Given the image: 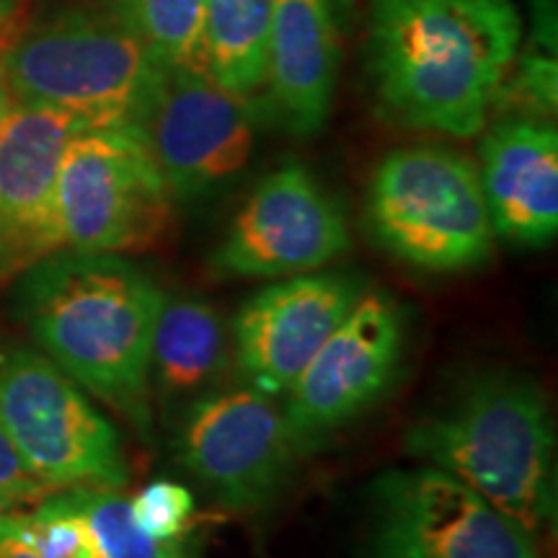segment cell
I'll return each mask as SVG.
<instances>
[{
  "instance_id": "24",
  "label": "cell",
  "mask_w": 558,
  "mask_h": 558,
  "mask_svg": "<svg viewBox=\"0 0 558 558\" xmlns=\"http://www.w3.org/2000/svg\"><path fill=\"white\" fill-rule=\"evenodd\" d=\"M21 3L24 0H0V52L21 34Z\"/></svg>"
},
{
  "instance_id": "19",
  "label": "cell",
  "mask_w": 558,
  "mask_h": 558,
  "mask_svg": "<svg viewBox=\"0 0 558 558\" xmlns=\"http://www.w3.org/2000/svg\"><path fill=\"white\" fill-rule=\"evenodd\" d=\"M207 0H114V13L158 65H202Z\"/></svg>"
},
{
  "instance_id": "14",
  "label": "cell",
  "mask_w": 558,
  "mask_h": 558,
  "mask_svg": "<svg viewBox=\"0 0 558 558\" xmlns=\"http://www.w3.org/2000/svg\"><path fill=\"white\" fill-rule=\"evenodd\" d=\"M362 290L360 277L318 269L251 295L230 326L235 362L248 386L267 396L288 393Z\"/></svg>"
},
{
  "instance_id": "6",
  "label": "cell",
  "mask_w": 558,
  "mask_h": 558,
  "mask_svg": "<svg viewBox=\"0 0 558 558\" xmlns=\"http://www.w3.org/2000/svg\"><path fill=\"white\" fill-rule=\"evenodd\" d=\"M0 427L52 494L128 484V458L109 418L78 383L32 349L0 352Z\"/></svg>"
},
{
  "instance_id": "21",
  "label": "cell",
  "mask_w": 558,
  "mask_h": 558,
  "mask_svg": "<svg viewBox=\"0 0 558 558\" xmlns=\"http://www.w3.org/2000/svg\"><path fill=\"white\" fill-rule=\"evenodd\" d=\"M5 525L39 558H94V541L73 492H54L32 512H3Z\"/></svg>"
},
{
  "instance_id": "18",
  "label": "cell",
  "mask_w": 558,
  "mask_h": 558,
  "mask_svg": "<svg viewBox=\"0 0 558 558\" xmlns=\"http://www.w3.org/2000/svg\"><path fill=\"white\" fill-rule=\"evenodd\" d=\"M277 0H207L202 68L230 94L251 99L267 81Z\"/></svg>"
},
{
  "instance_id": "25",
  "label": "cell",
  "mask_w": 558,
  "mask_h": 558,
  "mask_svg": "<svg viewBox=\"0 0 558 558\" xmlns=\"http://www.w3.org/2000/svg\"><path fill=\"white\" fill-rule=\"evenodd\" d=\"M0 558H39L29 546H24V543L11 533L3 520V512H0Z\"/></svg>"
},
{
  "instance_id": "17",
  "label": "cell",
  "mask_w": 558,
  "mask_h": 558,
  "mask_svg": "<svg viewBox=\"0 0 558 558\" xmlns=\"http://www.w3.org/2000/svg\"><path fill=\"white\" fill-rule=\"evenodd\" d=\"M226 365V329L197 295H163L150 341V390L163 401L197 399Z\"/></svg>"
},
{
  "instance_id": "16",
  "label": "cell",
  "mask_w": 558,
  "mask_h": 558,
  "mask_svg": "<svg viewBox=\"0 0 558 558\" xmlns=\"http://www.w3.org/2000/svg\"><path fill=\"white\" fill-rule=\"evenodd\" d=\"M341 0H277L267 81L279 124L298 137L318 135L337 94Z\"/></svg>"
},
{
  "instance_id": "3",
  "label": "cell",
  "mask_w": 558,
  "mask_h": 558,
  "mask_svg": "<svg viewBox=\"0 0 558 558\" xmlns=\"http://www.w3.org/2000/svg\"><path fill=\"white\" fill-rule=\"evenodd\" d=\"M403 450L465 484L538 538L556 520V424L527 375L486 369L424 411Z\"/></svg>"
},
{
  "instance_id": "23",
  "label": "cell",
  "mask_w": 558,
  "mask_h": 558,
  "mask_svg": "<svg viewBox=\"0 0 558 558\" xmlns=\"http://www.w3.org/2000/svg\"><path fill=\"white\" fill-rule=\"evenodd\" d=\"M50 494V488L26 469L19 450L13 448L5 429L0 427V505L5 507V512H13L16 507L39 505Z\"/></svg>"
},
{
  "instance_id": "11",
  "label": "cell",
  "mask_w": 558,
  "mask_h": 558,
  "mask_svg": "<svg viewBox=\"0 0 558 558\" xmlns=\"http://www.w3.org/2000/svg\"><path fill=\"white\" fill-rule=\"evenodd\" d=\"M409 316L390 292L362 295L284 393L300 450L360 418L388 393L407 352Z\"/></svg>"
},
{
  "instance_id": "12",
  "label": "cell",
  "mask_w": 558,
  "mask_h": 558,
  "mask_svg": "<svg viewBox=\"0 0 558 558\" xmlns=\"http://www.w3.org/2000/svg\"><path fill=\"white\" fill-rule=\"evenodd\" d=\"M352 246L344 209L300 163H284L248 194L218 246V279H284L324 269Z\"/></svg>"
},
{
  "instance_id": "4",
  "label": "cell",
  "mask_w": 558,
  "mask_h": 558,
  "mask_svg": "<svg viewBox=\"0 0 558 558\" xmlns=\"http://www.w3.org/2000/svg\"><path fill=\"white\" fill-rule=\"evenodd\" d=\"M13 101L137 130L160 65L114 13L65 11L0 52Z\"/></svg>"
},
{
  "instance_id": "1",
  "label": "cell",
  "mask_w": 558,
  "mask_h": 558,
  "mask_svg": "<svg viewBox=\"0 0 558 558\" xmlns=\"http://www.w3.org/2000/svg\"><path fill=\"white\" fill-rule=\"evenodd\" d=\"M520 45L512 0H369L375 94L407 128L478 135Z\"/></svg>"
},
{
  "instance_id": "7",
  "label": "cell",
  "mask_w": 558,
  "mask_h": 558,
  "mask_svg": "<svg viewBox=\"0 0 558 558\" xmlns=\"http://www.w3.org/2000/svg\"><path fill=\"white\" fill-rule=\"evenodd\" d=\"M173 197L137 130L86 128L65 145L58 213L65 251L135 254L171 222Z\"/></svg>"
},
{
  "instance_id": "10",
  "label": "cell",
  "mask_w": 558,
  "mask_h": 558,
  "mask_svg": "<svg viewBox=\"0 0 558 558\" xmlns=\"http://www.w3.org/2000/svg\"><path fill=\"white\" fill-rule=\"evenodd\" d=\"M173 199H197L246 169L254 111L202 65H160L137 124Z\"/></svg>"
},
{
  "instance_id": "9",
  "label": "cell",
  "mask_w": 558,
  "mask_h": 558,
  "mask_svg": "<svg viewBox=\"0 0 558 558\" xmlns=\"http://www.w3.org/2000/svg\"><path fill=\"white\" fill-rule=\"evenodd\" d=\"M284 411L259 388L207 390L190 401L177 432V458L233 512L269 507L300 460Z\"/></svg>"
},
{
  "instance_id": "15",
  "label": "cell",
  "mask_w": 558,
  "mask_h": 558,
  "mask_svg": "<svg viewBox=\"0 0 558 558\" xmlns=\"http://www.w3.org/2000/svg\"><path fill=\"white\" fill-rule=\"evenodd\" d=\"M481 190L497 239L546 246L558 233V132L548 120L507 114L481 140Z\"/></svg>"
},
{
  "instance_id": "20",
  "label": "cell",
  "mask_w": 558,
  "mask_h": 558,
  "mask_svg": "<svg viewBox=\"0 0 558 558\" xmlns=\"http://www.w3.org/2000/svg\"><path fill=\"white\" fill-rule=\"evenodd\" d=\"M86 520L94 558H192L184 541H158L137 525L120 488H70Z\"/></svg>"
},
{
  "instance_id": "13",
  "label": "cell",
  "mask_w": 558,
  "mask_h": 558,
  "mask_svg": "<svg viewBox=\"0 0 558 558\" xmlns=\"http://www.w3.org/2000/svg\"><path fill=\"white\" fill-rule=\"evenodd\" d=\"M81 130L86 124L68 111L21 101L0 122V284L65 251L58 173Z\"/></svg>"
},
{
  "instance_id": "8",
  "label": "cell",
  "mask_w": 558,
  "mask_h": 558,
  "mask_svg": "<svg viewBox=\"0 0 558 558\" xmlns=\"http://www.w3.org/2000/svg\"><path fill=\"white\" fill-rule=\"evenodd\" d=\"M369 509L365 558H543L518 522L424 463L380 473Z\"/></svg>"
},
{
  "instance_id": "22",
  "label": "cell",
  "mask_w": 558,
  "mask_h": 558,
  "mask_svg": "<svg viewBox=\"0 0 558 558\" xmlns=\"http://www.w3.org/2000/svg\"><path fill=\"white\" fill-rule=\"evenodd\" d=\"M194 509L197 505H194L190 488L169 478L150 481L130 499L132 518L145 533L158 541L181 538L190 527Z\"/></svg>"
},
{
  "instance_id": "5",
  "label": "cell",
  "mask_w": 558,
  "mask_h": 558,
  "mask_svg": "<svg viewBox=\"0 0 558 558\" xmlns=\"http://www.w3.org/2000/svg\"><path fill=\"white\" fill-rule=\"evenodd\" d=\"M367 228L393 259L435 275L481 267L497 241L478 166L442 145L396 148L375 166Z\"/></svg>"
},
{
  "instance_id": "26",
  "label": "cell",
  "mask_w": 558,
  "mask_h": 558,
  "mask_svg": "<svg viewBox=\"0 0 558 558\" xmlns=\"http://www.w3.org/2000/svg\"><path fill=\"white\" fill-rule=\"evenodd\" d=\"M13 104H16V101H13L9 81H5V73H3V65H0V122L5 120V114H9Z\"/></svg>"
},
{
  "instance_id": "2",
  "label": "cell",
  "mask_w": 558,
  "mask_h": 558,
  "mask_svg": "<svg viewBox=\"0 0 558 558\" xmlns=\"http://www.w3.org/2000/svg\"><path fill=\"white\" fill-rule=\"evenodd\" d=\"M163 292L120 254L58 251L21 275L19 316L68 378L150 427V341Z\"/></svg>"
},
{
  "instance_id": "27",
  "label": "cell",
  "mask_w": 558,
  "mask_h": 558,
  "mask_svg": "<svg viewBox=\"0 0 558 558\" xmlns=\"http://www.w3.org/2000/svg\"><path fill=\"white\" fill-rule=\"evenodd\" d=\"M0 512H5V507H3V505H0Z\"/></svg>"
}]
</instances>
